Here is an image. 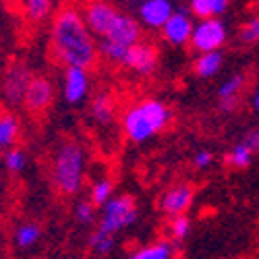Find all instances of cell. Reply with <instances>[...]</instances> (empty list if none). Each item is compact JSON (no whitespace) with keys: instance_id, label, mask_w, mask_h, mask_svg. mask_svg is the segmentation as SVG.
<instances>
[{"instance_id":"cell-31","label":"cell","mask_w":259,"mask_h":259,"mask_svg":"<svg viewBox=\"0 0 259 259\" xmlns=\"http://www.w3.org/2000/svg\"><path fill=\"white\" fill-rule=\"evenodd\" d=\"M253 154H259V128H251V131H247L241 139Z\"/></svg>"},{"instance_id":"cell-22","label":"cell","mask_w":259,"mask_h":259,"mask_svg":"<svg viewBox=\"0 0 259 259\" xmlns=\"http://www.w3.org/2000/svg\"><path fill=\"white\" fill-rule=\"evenodd\" d=\"M253 152L251 149L243 143V141H239V143H234L228 152H226V156H224V162L230 166V168H236V170H245V168H249L251 166V162H253Z\"/></svg>"},{"instance_id":"cell-26","label":"cell","mask_w":259,"mask_h":259,"mask_svg":"<svg viewBox=\"0 0 259 259\" xmlns=\"http://www.w3.org/2000/svg\"><path fill=\"white\" fill-rule=\"evenodd\" d=\"M5 156V168L11 172V175H19L27 168V154L21 147H9Z\"/></svg>"},{"instance_id":"cell-7","label":"cell","mask_w":259,"mask_h":259,"mask_svg":"<svg viewBox=\"0 0 259 259\" xmlns=\"http://www.w3.org/2000/svg\"><path fill=\"white\" fill-rule=\"evenodd\" d=\"M120 13L122 11H118L112 3H106V0H90L81 9L85 25H88L94 37H100V39L106 37V33L110 31V27L114 25V21L118 19Z\"/></svg>"},{"instance_id":"cell-10","label":"cell","mask_w":259,"mask_h":259,"mask_svg":"<svg viewBox=\"0 0 259 259\" xmlns=\"http://www.w3.org/2000/svg\"><path fill=\"white\" fill-rule=\"evenodd\" d=\"M195 199V189L189 183H179L172 185L160 199V209L168 215V218H177V215H185L189 207Z\"/></svg>"},{"instance_id":"cell-21","label":"cell","mask_w":259,"mask_h":259,"mask_svg":"<svg viewBox=\"0 0 259 259\" xmlns=\"http://www.w3.org/2000/svg\"><path fill=\"white\" fill-rule=\"evenodd\" d=\"M128 259H175V247L168 241H158L152 245L139 247Z\"/></svg>"},{"instance_id":"cell-32","label":"cell","mask_w":259,"mask_h":259,"mask_svg":"<svg viewBox=\"0 0 259 259\" xmlns=\"http://www.w3.org/2000/svg\"><path fill=\"white\" fill-rule=\"evenodd\" d=\"M251 106H253V110L259 114V90H257V92L251 96Z\"/></svg>"},{"instance_id":"cell-35","label":"cell","mask_w":259,"mask_h":259,"mask_svg":"<svg viewBox=\"0 0 259 259\" xmlns=\"http://www.w3.org/2000/svg\"><path fill=\"white\" fill-rule=\"evenodd\" d=\"M224 3H226V5H228V3H230V0H224Z\"/></svg>"},{"instance_id":"cell-19","label":"cell","mask_w":259,"mask_h":259,"mask_svg":"<svg viewBox=\"0 0 259 259\" xmlns=\"http://www.w3.org/2000/svg\"><path fill=\"white\" fill-rule=\"evenodd\" d=\"M13 239H15L17 249H23V251L33 249L41 239V226L37 222H23L15 228Z\"/></svg>"},{"instance_id":"cell-30","label":"cell","mask_w":259,"mask_h":259,"mask_svg":"<svg viewBox=\"0 0 259 259\" xmlns=\"http://www.w3.org/2000/svg\"><path fill=\"white\" fill-rule=\"evenodd\" d=\"M213 162H215V156L209 149H199V152H195V156H193V166L197 170H207L213 166Z\"/></svg>"},{"instance_id":"cell-3","label":"cell","mask_w":259,"mask_h":259,"mask_svg":"<svg viewBox=\"0 0 259 259\" xmlns=\"http://www.w3.org/2000/svg\"><path fill=\"white\" fill-rule=\"evenodd\" d=\"M122 131L128 141L133 143H145L154 135L162 133L164 128L172 122V110L156 98L141 100L126 108L122 114Z\"/></svg>"},{"instance_id":"cell-9","label":"cell","mask_w":259,"mask_h":259,"mask_svg":"<svg viewBox=\"0 0 259 259\" xmlns=\"http://www.w3.org/2000/svg\"><path fill=\"white\" fill-rule=\"evenodd\" d=\"M177 7L172 0H143L137 5V19L139 25L147 29H162L166 21L175 15Z\"/></svg>"},{"instance_id":"cell-11","label":"cell","mask_w":259,"mask_h":259,"mask_svg":"<svg viewBox=\"0 0 259 259\" xmlns=\"http://www.w3.org/2000/svg\"><path fill=\"white\" fill-rule=\"evenodd\" d=\"M193 25H195V21H193V17L189 15L187 9H177L175 15H172L166 25L160 29L162 35H164V41L170 46H187L189 39H191V33H193Z\"/></svg>"},{"instance_id":"cell-5","label":"cell","mask_w":259,"mask_h":259,"mask_svg":"<svg viewBox=\"0 0 259 259\" xmlns=\"http://www.w3.org/2000/svg\"><path fill=\"white\" fill-rule=\"evenodd\" d=\"M31 77V69L25 62L13 60L0 75V98H3V102L11 108L23 104Z\"/></svg>"},{"instance_id":"cell-14","label":"cell","mask_w":259,"mask_h":259,"mask_svg":"<svg viewBox=\"0 0 259 259\" xmlns=\"http://www.w3.org/2000/svg\"><path fill=\"white\" fill-rule=\"evenodd\" d=\"M102 39L114 41V44H118L122 48H131L141 41V25L135 17L120 13L118 19L114 21V25L110 27V31H108L106 37H102Z\"/></svg>"},{"instance_id":"cell-1","label":"cell","mask_w":259,"mask_h":259,"mask_svg":"<svg viewBox=\"0 0 259 259\" xmlns=\"http://www.w3.org/2000/svg\"><path fill=\"white\" fill-rule=\"evenodd\" d=\"M50 46L64 67L92 69L98 60V44L75 5H64L54 13L50 25Z\"/></svg>"},{"instance_id":"cell-16","label":"cell","mask_w":259,"mask_h":259,"mask_svg":"<svg viewBox=\"0 0 259 259\" xmlns=\"http://www.w3.org/2000/svg\"><path fill=\"white\" fill-rule=\"evenodd\" d=\"M90 114L100 126H110L116 118V104L108 92H100L92 98Z\"/></svg>"},{"instance_id":"cell-4","label":"cell","mask_w":259,"mask_h":259,"mask_svg":"<svg viewBox=\"0 0 259 259\" xmlns=\"http://www.w3.org/2000/svg\"><path fill=\"white\" fill-rule=\"evenodd\" d=\"M137 215H139L137 201L131 195H116L102 205L98 230L104 234L116 236L118 232L131 228L137 222Z\"/></svg>"},{"instance_id":"cell-8","label":"cell","mask_w":259,"mask_h":259,"mask_svg":"<svg viewBox=\"0 0 259 259\" xmlns=\"http://www.w3.org/2000/svg\"><path fill=\"white\" fill-rule=\"evenodd\" d=\"M122 67H126L139 77H152L158 69V48L141 39L139 44L128 48Z\"/></svg>"},{"instance_id":"cell-15","label":"cell","mask_w":259,"mask_h":259,"mask_svg":"<svg viewBox=\"0 0 259 259\" xmlns=\"http://www.w3.org/2000/svg\"><path fill=\"white\" fill-rule=\"evenodd\" d=\"M245 75H232L226 81L220 83L218 88V110L222 114H232L236 112L241 102V94L245 90Z\"/></svg>"},{"instance_id":"cell-17","label":"cell","mask_w":259,"mask_h":259,"mask_svg":"<svg viewBox=\"0 0 259 259\" xmlns=\"http://www.w3.org/2000/svg\"><path fill=\"white\" fill-rule=\"evenodd\" d=\"M224 67V54L222 50H215V52H205L199 54L195 64H193V71L199 79H211L215 77Z\"/></svg>"},{"instance_id":"cell-20","label":"cell","mask_w":259,"mask_h":259,"mask_svg":"<svg viewBox=\"0 0 259 259\" xmlns=\"http://www.w3.org/2000/svg\"><path fill=\"white\" fill-rule=\"evenodd\" d=\"M19 133H21V126H19L17 116H13L9 112L0 114V147H3L5 152L15 145V141L19 139Z\"/></svg>"},{"instance_id":"cell-29","label":"cell","mask_w":259,"mask_h":259,"mask_svg":"<svg viewBox=\"0 0 259 259\" xmlns=\"http://www.w3.org/2000/svg\"><path fill=\"white\" fill-rule=\"evenodd\" d=\"M73 215H75V220L79 224H94L96 222V205L88 199L77 201L75 209H73Z\"/></svg>"},{"instance_id":"cell-25","label":"cell","mask_w":259,"mask_h":259,"mask_svg":"<svg viewBox=\"0 0 259 259\" xmlns=\"http://www.w3.org/2000/svg\"><path fill=\"white\" fill-rule=\"evenodd\" d=\"M21 3H23L25 15L35 23L44 21L52 13V0H21Z\"/></svg>"},{"instance_id":"cell-33","label":"cell","mask_w":259,"mask_h":259,"mask_svg":"<svg viewBox=\"0 0 259 259\" xmlns=\"http://www.w3.org/2000/svg\"><path fill=\"white\" fill-rule=\"evenodd\" d=\"M126 5H139V3H143V0H124Z\"/></svg>"},{"instance_id":"cell-34","label":"cell","mask_w":259,"mask_h":259,"mask_svg":"<svg viewBox=\"0 0 259 259\" xmlns=\"http://www.w3.org/2000/svg\"><path fill=\"white\" fill-rule=\"evenodd\" d=\"M3 154H5V149H3V147H0V156H3Z\"/></svg>"},{"instance_id":"cell-28","label":"cell","mask_w":259,"mask_h":259,"mask_svg":"<svg viewBox=\"0 0 259 259\" xmlns=\"http://www.w3.org/2000/svg\"><path fill=\"white\" fill-rule=\"evenodd\" d=\"M191 218L185 213V215H177V218H172L170 220V234H172V239H175L177 243L185 241L187 236L191 234Z\"/></svg>"},{"instance_id":"cell-23","label":"cell","mask_w":259,"mask_h":259,"mask_svg":"<svg viewBox=\"0 0 259 259\" xmlns=\"http://www.w3.org/2000/svg\"><path fill=\"white\" fill-rule=\"evenodd\" d=\"M112 193H114V183H112L110 179L102 177V179L94 181L92 187H90V201H92L96 207H102L106 201H110V199L114 197Z\"/></svg>"},{"instance_id":"cell-24","label":"cell","mask_w":259,"mask_h":259,"mask_svg":"<svg viewBox=\"0 0 259 259\" xmlns=\"http://www.w3.org/2000/svg\"><path fill=\"white\" fill-rule=\"evenodd\" d=\"M88 249L96 255H110L116 249V239L112 234H104L96 228L88 239Z\"/></svg>"},{"instance_id":"cell-27","label":"cell","mask_w":259,"mask_h":259,"mask_svg":"<svg viewBox=\"0 0 259 259\" xmlns=\"http://www.w3.org/2000/svg\"><path fill=\"white\" fill-rule=\"evenodd\" d=\"M239 39L247 46L259 44V17H249L239 29Z\"/></svg>"},{"instance_id":"cell-13","label":"cell","mask_w":259,"mask_h":259,"mask_svg":"<svg viewBox=\"0 0 259 259\" xmlns=\"http://www.w3.org/2000/svg\"><path fill=\"white\" fill-rule=\"evenodd\" d=\"M54 100V85L48 77H31L29 81V88L25 92V100H23V106L31 114H41L46 112L50 104Z\"/></svg>"},{"instance_id":"cell-6","label":"cell","mask_w":259,"mask_h":259,"mask_svg":"<svg viewBox=\"0 0 259 259\" xmlns=\"http://www.w3.org/2000/svg\"><path fill=\"white\" fill-rule=\"evenodd\" d=\"M226 39H228L226 23L220 17H211V19L195 21L189 44L197 54H205V52L222 50V46L226 44Z\"/></svg>"},{"instance_id":"cell-2","label":"cell","mask_w":259,"mask_h":259,"mask_svg":"<svg viewBox=\"0 0 259 259\" xmlns=\"http://www.w3.org/2000/svg\"><path fill=\"white\" fill-rule=\"evenodd\" d=\"M85 164H88V154H85L81 141L64 139L54 147L50 162V179L60 195L71 197L83 189Z\"/></svg>"},{"instance_id":"cell-12","label":"cell","mask_w":259,"mask_h":259,"mask_svg":"<svg viewBox=\"0 0 259 259\" xmlns=\"http://www.w3.org/2000/svg\"><path fill=\"white\" fill-rule=\"evenodd\" d=\"M92 90L90 81V71L79 69V67H69L64 69V79H62V96L67 100V104L77 106L88 98Z\"/></svg>"},{"instance_id":"cell-18","label":"cell","mask_w":259,"mask_h":259,"mask_svg":"<svg viewBox=\"0 0 259 259\" xmlns=\"http://www.w3.org/2000/svg\"><path fill=\"white\" fill-rule=\"evenodd\" d=\"M187 11L197 21L211 19V17H220L226 11V3L224 0H187Z\"/></svg>"}]
</instances>
